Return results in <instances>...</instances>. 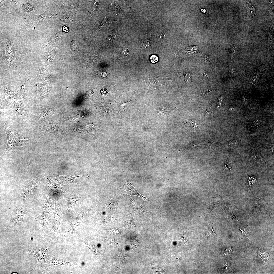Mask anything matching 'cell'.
<instances>
[{"mask_svg":"<svg viewBox=\"0 0 274 274\" xmlns=\"http://www.w3.org/2000/svg\"><path fill=\"white\" fill-rule=\"evenodd\" d=\"M24 85H22L21 88L12 84L3 85L1 87L5 95V103L14 110L19 119L21 121L26 119L29 113Z\"/></svg>","mask_w":274,"mask_h":274,"instance_id":"cell-1","label":"cell"},{"mask_svg":"<svg viewBox=\"0 0 274 274\" xmlns=\"http://www.w3.org/2000/svg\"><path fill=\"white\" fill-rule=\"evenodd\" d=\"M6 133L7 136V144L1 159L7 157L11 152L12 149L17 146L24 147L28 141L27 136L21 134L14 131L6 122H4Z\"/></svg>","mask_w":274,"mask_h":274,"instance_id":"cell-2","label":"cell"},{"mask_svg":"<svg viewBox=\"0 0 274 274\" xmlns=\"http://www.w3.org/2000/svg\"><path fill=\"white\" fill-rule=\"evenodd\" d=\"M21 54L15 48L12 39L8 38L5 42L1 59L8 65L9 69L15 68L21 61Z\"/></svg>","mask_w":274,"mask_h":274,"instance_id":"cell-3","label":"cell"},{"mask_svg":"<svg viewBox=\"0 0 274 274\" xmlns=\"http://www.w3.org/2000/svg\"><path fill=\"white\" fill-rule=\"evenodd\" d=\"M59 51L55 47L50 51L44 52L38 67V71L35 80L38 84L41 80L42 76L45 71L49 67L56 55Z\"/></svg>","mask_w":274,"mask_h":274,"instance_id":"cell-4","label":"cell"},{"mask_svg":"<svg viewBox=\"0 0 274 274\" xmlns=\"http://www.w3.org/2000/svg\"><path fill=\"white\" fill-rule=\"evenodd\" d=\"M57 110L55 107L50 108H46L39 106L35 118L36 122L40 124L46 120L52 115L57 114Z\"/></svg>","mask_w":274,"mask_h":274,"instance_id":"cell-5","label":"cell"},{"mask_svg":"<svg viewBox=\"0 0 274 274\" xmlns=\"http://www.w3.org/2000/svg\"><path fill=\"white\" fill-rule=\"evenodd\" d=\"M51 84V76L49 74L44 80L38 86L35 92L36 96L41 99L47 97L52 89Z\"/></svg>","mask_w":274,"mask_h":274,"instance_id":"cell-6","label":"cell"},{"mask_svg":"<svg viewBox=\"0 0 274 274\" xmlns=\"http://www.w3.org/2000/svg\"><path fill=\"white\" fill-rule=\"evenodd\" d=\"M27 251L31 256L37 259L38 262L37 267L44 268L47 259L46 246H45L39 249H28Z\"/></svg>","mask_w":274,"mask_h":274,"instance_id":"cell-7","label":"cell"},{"mask_svg":"<svg viewBox=\"0 0 274 274\" xmlns=\"http://www.w3.org/2000/svg\"><path fill=\"white\" fill-rule=\"evenodd\" d=\"M44 123L40 126V130L41 131L51 133L59 139H60L63 136V131L54 122L47 121H45Z\"/></svg>","mask_w":274,"mask_h":274,"instance_id":"cell-8","label":"cell"},{"mask_svg":"<svg viewBox=\"0 0 274 274\" xmlns=\"http://www.w3.org/2000/svg\"><path fill=\"white\" fill-rule=\"evenodd\" d=\"M40 181L39 177H35L24 186L21 193L23 200H26L32 195L36 187L40 182Z\"/></svg>","mask_w":274,"mask_h":274,"instance_id":"cell-9","label":"cell"},{"mask_svg":"<svg viewBox=\"0 0 274 274\" xmlns=\"http://www.w3.org/2000/svg\"><path fill=\"white\" fill-rule=\"evenodd\" d=\"M124 174L126 178V181L124 184L121 189H123L126 191L130 195L137 196L141 197L144 200H148V198L144 197L139 194L131 184L129 179L126 177L125 174Z\"/></svg>","mask_w":274,"mask_h":274,"instance_id":"cell-10","label":"cell"},{"mask_svg":"<svg viewBox=\"0 0 274 274\" xmlns=\"http://www.w3.org/2000/svg\"><path fill=\"white\" fill-rule=\"evenodd\" d=\"M56 180L62 185L68 184L73 182H76L75 180L76 178L81 176H72L70 175L59 176L55 175Z\"/></svg>","mask_w":274,"mask_h":274,"instance_id":"cell-11","label":"cell"},{"mask_svg":"<svg viewBox=\"0 0 274 274\" xmlns=\"http://www.w3.org/2000/svg\"><path fill=\"white\" fill-rule=\"evenodd\" d=\"M214 222L210 223L204 230V237L205 239L211 238L216 234L213 231L212 227Z\"/></svg>","mask_w":274,"mask_h":274,"instance_id":"cell-12","label":"cell"},{"mask_svg":"<svg viewBox=\"0 0 274 274\" xmlns=\"http://www.w3.org/2000/svg\"><path fill=\"white\" fill-rule=\"evenodd\" d=\"M25 212V210L22 207L18 208L15 216L16 220L19 222L21 221L23 219Z\"/></svg>","mask_w":274,"mask_h":274,"instance_id":"cell-13","label":"cell"},{"mask_svg":"<svg viewBox=\"0 0 274 274\" xmlns=\"http://www.w3.org/2000/svg\"><path fill=\"white\" fill-rule=\"evenodd\" d=\"M256 7L255 5L251 1L249 2L248 5L247 11L248 15L250 17H253L255 12Z\"/></svg>","mask_w":274,"mask_h":274,"instance_id":"cell-14","label":"cell"},{"mask_svg":"<svg viewBox=\"0 0 274 274\" xmlns=\"http://www.w3.org/2000/svg\"><path fill=\"white\" fill-rule=\"evenodd\" d=\"M6 103L4 99L1 100L0 99V117L1 119H6V117L4 107Z\"/></svg>","mask_w":274,"mask_h":274,"instance_id":"cell-15","label":"cell"},{"mask_svg":"<svg viewBox=\"0 0 274 274\" xmlns=\"http://www.w3.org/2000/svg\"><path fill=\"white\" fill-rule=\"evenodd\" d=\"M172 110L171 108L168 107H163L161 108L158 110V112L159 114L162 115L169 114L171 113Z\"/></svg>","mask_w":274,"mask_h":274,"instance_id":"cell-16","label":"cell"},{"mask_svg":"<svg viewBox=\"0 0 274 274\" xmlns=\"http://www.w3.org/2000/svg\"><path fill=\"white\" fill-rule=\"evenodd\" d=\"M23 10L25 12H32L34 11V9L32 5L28 3L24 4L22 6Z\"/></svg>","mask_w":274,"mask_h":274,"instance_id":"cell-17","label":"cell"},{"mask_svg":"<svg viewBox=\"0 0 274 274\" xmlns=\"http://www.w3.org/2000/svg\"><path fill=\"white\" fill-rule=\"evenodd\" d=\"M113 21L109 18H105L101 22L100 26L102 27L105 25H109Z\"/></svg>","mask_w":274,"mask_h":274,"instance_id":"cell-18","label":"cell"},{"mask_svg":"<svg viewBox=\"0 0 274 274\" xmlns=\"http://www.w3.org/2000/svg\"><path fill=\"white\" fill-rule=\"evenodd\" d=\"M129 50L127 48H123L120 54V58H122L128 56Z\"/></svg>","mask_w":274,"mask_h":274,"instance_id":"cell-19","label":"cell"},{"mask_svg":"<svg viewBox=\"0 0 274 274\" xmlns=\"http://www.w3.org/2000/svg\"><path fill=\"white\" fill-rule=\"evenodd\" d=\"M248 181L249 184L251 186H252L253 184L257 182L256 179L252 177H249L248 178Z\"/></svg>","mask_w":274,"mask_h":274,"instance_id":"cell-20","label":"cell"},{"mask_svg":"<svg viewBox=\"0 0 274 274\" xmlns=\"http://www.w3.org/2000/svg\"><path fill=\"white\" fill-rule=\"evenodd\" d=\"M151 42V40L150 39H147L146 40L144 41L143 44V46L144 48H148L150 45Z\"/></svg>","mask_w":274,"mask_h":274,"instance_id":"cell-21","label":"cell"},{"mask_svg":"<svg viewBox=\"0 0 274 274\" xmlns=\"http://www.w3.org/2000/svg\"><path fill=\"white\" fill-rule=\"evenodd\" d=\"M150 59L152 63H155L158 61V58L157 56L155 55H152L151 56Z\"/></svg>","mask_w":274,"mask_h":274,"instance_id":"cell-22","label":"cell"},{"mask_svg":"<svg viewBox=\"0 0 274 274\" xmlns=\"http://www.w3.org/2000/svg\"><path fill=\"white\" fill-rule=\"evenodd\" d=\"M212 108L210 106L206 110L205 112V115L206 116L208 117L212 113Z\"/></svg>","mask_w":274,"mask_h":274,"instance_id":"cell-23","label":"cell"},{"mask_svg":"<svg viewBox=\"0 0 274 274\" xmlns=\"http://www.w3.org/2000/svg\"><path fill=\"white\" fill-rule=\"evenodd\" d=\"M222 99H223L221 97H219L218 98L217 104V108H219L220 107L221 102Z\"/></svg>","mask_w":274,"mask_h":274,"instance_id":"cell-24","label":"cell"},{"mask_svg":"<svg viewBox=\"0 0 274 274\" xmlns=\"http://www.w3.org/2000/svg\"><path fill=\"white\" fill-rule=\"evenodd\" d=\"M225 164L226 165H225L224 167V169L226 170V171L230 172V170H231L230 167H229L228 164Z\"/></svg>","mask_w":274,"mask_h":274,"instance_id":"cell-25","label":"cell"},{"mask_svg":"<svg viewBox=\"0 0 274 274\" xmlns=\"http://www.w3.org/2000/svg\"><path fill=\"white\" fill-rule=\"evenodd\" d=\"M63 30L65 32H67L68 31V29L67 27L64 26L63 27Z\"/></svg>","mask_w":274,"mask_h":274,"instance_id":"cell-26","label":"cell"},{"mask_svg":"<svg viewBox=\"0 0 274 274\" xmlns=\"http://www.w3.org/2000/svg\"><path fill=\"white\" fill-rule=\"evenodd\" d=\"M201 12L202 13H205L206 12V10L204 9H202L201 10Z\"/></svg>","mask_w":274,"mask_h":274,"instance_id":"cell-27","label":"cell"}]
</instances>
